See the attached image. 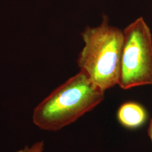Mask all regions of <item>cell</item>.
I'll use <instances>...</instances> for the list:
<instances>
[{
	"label": "cell",
	"instance_id": "cell-5",
	"mask_svg": "<svg viewBox=\"0 0 152 152\" xmlns=\"http://www.w3.org/2000/svg\"><path fill=\"white\" fill-rule=\"evenodd\" d=\"M44 149V141H39L34 143L31 147L27 145L16 152H43Z\"/></svg>",
	"mask_w": 152,
	"mask_h": 152
},
{
	"label": "cell",
	"instance_id": "cell-1",
	"mask_svg": "<svg viewBox=\"0 0 152 152\" xmlns=\"http://www.w3.org/2000/svg\"><path fill=\"white\" fill-rule=\"evenodd\" d=\"M104 92L81 70L38 104L33 112V122L42 130H60L98 106Z\"/></svg>",
	"mask_w": 152,
	"mask_h": 152
},
{
	"label": "cell",
	"instance_id": "cell-3",
	"mask_svg": "<svg viewBox=\"0 0 152 152\" xmlns=\"http://www.w3.org/2000/svg\"><path fill=\"white\" fill-rule=\"evenodd\" d=\"M118 85L124 90L152 85V35L142 17L123 30Z\"/></svg>",
	"mask_w": 152,
	"mask_h": 152
},
{
	"label": "cell",
	"instance_id": "cell-6",
	"mask_svg": "<svg viewBox=\"0 0 152 152\" xmlns=\"http://www.w3.org/2000/svg\"><path fill=\"white\" fill-rule=\"evenodd\" d=\"M148 134L149 137H150L152 142V120H151L150 124H149L148 129Z\"/></svg>",
	"mask_w": 152,
	"mask_h": 152
},
{
	"label": "cell",
	"instance_id": "cell-2",
	"mask_svg": "<svg viewBox=\"0 0 152 152\" xmlns=\"http://www.w3.org/2000/svg\"><path fill=\"white\" fill-rule=\"evenodd\" d=\"M81 35L85 44L77 59L81 70L104 91L118 85L123 31L110 25L103 15L99 26L87 27Z\"/></svg>",
	"mask_w": 152,
	"mask_h": 152
},
{
	"label": "cell",
	"instance_id": "cell-4",
	"mask_svg": "<svg viewBox=\"0 0 152 152\" xmlns=\"http://www.w3.org/2000/svg\"><path fill=\"white\" fill-rule=\"evenodd\" d=\"M117 117L124 127L129 129H136L146 123L148 114L146 109L140 104L127 102L120 105Z\"/></svg>",
	"mask_w": 152,
	"mask_h": 152
}]
</instances>
